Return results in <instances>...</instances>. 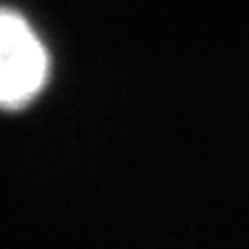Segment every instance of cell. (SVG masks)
Instances as JSON below:
<instances>
[{"label":"cell","instance_id":"obj_1","mask_svg":"<svg viewBox=\"0 0 249 249\" xmlns=\"http://www.w3.org/2000/svg\"><path fill=\"white\" fill-rule=\"evenodd\" d=\"M49 51L22 14L0 7V110H20L42 93Z\"/></svg>","mask_w":249,"mask_h":249}]
</instances>
